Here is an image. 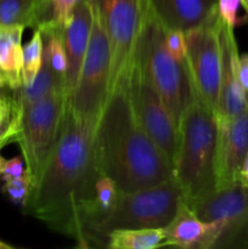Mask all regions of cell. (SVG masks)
I'll list each match as a JSON object with an SVG mask.
<instances>
[{
    "label": "cell",
    "mask_w": 248,
    "mask_h": 249,
    "mask_svg": "<svg viewBox=\"0 0 248 249\" xmlns=\"http://www.w3.org/2000/svg\"><path fill=\"white\" fill-rule=\"evenodd\" d=\"M96 122L82 119L67 101L61 133L24 212L50 230L70 236L83 248L92 247L96 167L92 136Z\"/></svg>",
    "instance_id": "1"
},
{
    "label": "cell",
    "mask_w": 248,
    "mask_h": 249,
    "mask_svg": "<svg viewBox=\"0 0 248 249\" xmlns=\"http://www.w3.org/2000/svg\"><path fill=\"white\" fill-rule=\"evenodd\" d=\"M128 83L108 92L92 136L96 167L122 191L156 186L173 177V163L136 117Z\"/></svg>",
    "instance_id": "2"
},
{
    "label": "cell",
    "mask_w": 248,
    "mask_h": 249,
    "mask_svg": "<svg viewBox=\"0 0 248 249\" xmlns=\"http://www.w3.org/2000/svg\"><path fill=\"white\" fill-rule=\"evenodd\" d=\"M219 121L211 106L196 96L181 116L173 160V178L185 202L215 190Z\"/></svg>",
    "instance_id": "3"
},
{
    "label": "cell",
    "mask_w": 248,
    "mask_h": 249,
    "mask_svg": "<svg viewBox=\"0 0 248 249\" xmlns=\"http://www.w3.org/2000/svg\"><path fill=\"white\" fill-rule=\"evenodd\" d=\"M148 5V4H147ZM165 29L148 7L135 60L147 70L153 85L172 112L177 126L197 94L186 60L174 57L165 45Z\"/></svg>",
    "instance_id": "4"
},
{
    "label": "cell",
    "mask_w": 248,
    "mask_h": 249,
    "mask_svg": "<svg viewBox=\"0 0 248 249\" xmlns=\"http://www.w3.org/2000/svg\"><path fill=\"white\" fill-rule=\"evenodd\" d=\"M182 194L174 178L139 191H122L112 211L94 230V247H106L107 235L117 229L164 228L175 215Z\"/></svg>",
    "instance_id": "5"
},
{
    "label": "cell",
    "mask_w": 248,
    "mask_h": 249,
    "mask_svg": "<svg viewBox=\"0 0 248 249\" xmlns=\"http://www.w3.org/2000/svg\"><path fill=\"white\" fill-rule=\"evenodd\" d=\"M111 50L109 90L129 82L147 16V0H89Z\"/></svg>",
    "instance_id": "6"
},
{
    "label": "cell",
    "mask_w": 248,
    "mask_h": 249,
    "mask_svg": "<svg viewBox=\"0 0 248 249\" xmlns=\"http://www.w3.org/2000/svg\"><path fill=\"white\" fill-rule=\"evenodd\" d=\"M67 101V91H56L40 101L21 106V126L15 142L21 148L31 175L32 190L38 184L57 142Z\"/></svg>",
    "instance_id": "7"
},
{
    "label": "cell",
    "mask_w": 248,
    "mask_h": 249,
    "mask_svg": "<svg viewBox=\"0 0 248 249\" xmlns=\"http://www.w3.org/2000/svg\"><path fill=\"white\" fill-rule=\"evenodd\" d=\"M94 12V11H92ZM111 50L106 33L94 15L89 45L68 105L79 118L97 122L109 90Z\"/></svg>",
    "instance_id": "8"
},
{
    "label": "cell",
    "mask_w": 248,
    "mask_h": 249,
    "mask_svg": "<svg viewBox=\"0 0 248 249\" xmlns=\"http://www.w3.org/2000/svg\"><path fill=\"white\" fill-rule=\"evenodd\" d=\"M186 61L199 99L218 116L221 85V50L218 12L199 26L185 32Z\"/></svg>",
    "instance_id": "9"
},
{
    "label": "cell",
    "mask_w": 248,
    "mask_h": 249,
    "mask_svg": "<svg viewBox=\"0 0 248 249\" xmlns=\"http://www.w3.org/2000/svg\"><path fill=\"white\" fill-rule=\"evenodd\" d=\"M128 87L139 122L151 140L173 163L177 145V124L153 85L146 67L138 58L129 77Z\"/></svg>",
    "instance_id": "10"
},
{
    "label": "cell",
    "mask_w": 248,
    "mask_h": 249,
    "mask_svg": "<svg viewBox=\"0 0 248 249\" xmlns=\"http://www.w3.org/2000/svg\"><path fill=\"white\" fill-rule=\"evenodd\" d=\"M185 203L202 220L225 224V231L218 247L231 245L248 233V189L240 182L215 189L206 196Z\"/></svg>",
    "instance_id": "11"
},
{
    "label": "cell",
    "mask_w": 248,
    "mask_h": 249,
    "mask_svg": "<svg viewBox=\"0 0 248 249\" xmlns=\"http://www.w3.org/2000/svg\"><path fill=\"white\" fill-rule=\"evenodd\" d=\"M215 189L238 182L241 165L248 155V107L231 118H219Z\"/></svg>",
    "instance_id": "12"
},
{
    "label": "cell",
    "mask_w": 248,
    "mask_h": 249,
    "mask_svg": "<svg viewBox=\"0 0 248 249\" xmlns=\"http://www.w3.org/2000/svg\"><path fill=\"white\" fill-rule=\"evenodd\" d=\"M165 247L184 249H211L218 247L225 231V224L220 221H206L194 213L182 201L172 220L163 228Z\"/></svg>",
    "instance_id": "13"
},
{
    "label": "cell",
    "mask_w": 248,
    "mask_h": 249,
    "mask_svg": "<svg viewBox=\"0 0 248 249\" xmlns=\"http://www.w3.org/2000/svg\"><path fill=\"white\" fill-rule=\"evenodd\" d=\"M232 27L228 26L219 17V40L221 50V85L219 118H231L248 107V92L243 89L238 77L237 41Z\"/></svg>",
    "instance_id": "14"
},
{
    "label": "cell",
    "mask_w": 248,
    "mask_h": 249,
    "mask_svg": "<svg viewBox=\"0 0 248 249\" xmlns=\"http://www.w3.org/2000/svg\"><path fill=\"white\" fill-rule=\"evenodd\" d=\"M94 12L89 0H79L70 18L62 26V41L67 55L68 96L74 89L79 77L83 60L89 45Z\"/></svg>",
    "instance_id": "15"
},
{
    "label": "cell",
    "mask_w": 248,
    "mask_h": 249,
    "mask_svg": "<svg viewBox=\"0 0 248 249\" xmlns=\"http://www.w3.org/2000/svg\"><path fill=\"white\" fill-rule=\"evenodd\" d=\"M156 18L164 29L187 32L216 14L218 0H147Z\"/></svg>",
    "instance_id": "16"
},
{
    "label": "cell",
    "mask_w": 248,
    "mask_h": 249,
    "mask_svg": "<svg viewBox=\"0 0 248 249\" xmlns=\"http://www.w3.org/2000/svg\"><path fill=\"white\" fill-rule=\"evenodd\" d=\"M23 27L19 26H0V89L2 90L15 91L23 85Z\"/></svg>",
    "instance_id": "17"
},
{
    "label": "cell",
    "mask_w": 248,
    "mask_h": 249,
    "mask_svg": "<svg viewBox=\"0 0 248 249\" xmlns=\"http://www.w3.org/2000/svg\"><path fill=\"white\" fill-rule=\"evenodd\" d=\"M53 22L49 0H0V26L39 29Z\"/></svg>",
    "instance_id": "18"
},
{
    "label": "cell",
    "mask_w": 248,
    "mask_h": 249,
    "mask_svg": "<svg viewBox=\"0 0 248 249\" xmlns=\"http://www.w3.org/2000/svg\"><path fill=\"white\" fill-rule=\"evenodd\" d=\"M56 91H67V80L62 75L57 74L43 60L35 79L29 85H22L19 89L15 90V96L21 106H27L40 101Z\"/></svg>",
    "instance_id": "19"
},
{
    "label": "cell",
    "mask_w": 248,
    "mask_h": 249,
    "mask_svg": "<svg viewBox=\"0 0 248 249\" xmlns=\"http://www.w3.org/2000/svg\"><path fill=\"white\" fill-rule=\"evenodd\" d=\"M106 247L111 249H153L165 247L163 228L117 229L107 235Z\"/></svg>",
    "instance_id": "20"
},
{
    "label": "cell",
    "mask_w": 248,
    "mask_h": 249,
    "mask_svg": "<svg viewBox=\"0 0 248 249\" xmlns=\"http://www.w3.org/2000/svg\"><path fill=\"white\" fill-rule=\"evenodd\" d=\"M119 189L116 182L107 175L100 173L96 179L95 185V196H94V211H95V221L91 229V242L94 247V230L97 224L112 211L114 203L118 197Z\"/></svg>",
    "instance_id": "21"
},
{
    "label": "cell",
    "mask_w": 248,
    "mask_h": 249,
    "mask_svg": "<svg viewBox=\"0 0 248 249\" xmlns=\"http://www.w3.org/2000/svg\"><path fill=\"white\" fill-rule=\"evenodd\" d=\"M43 63V36L40 29H34V33L26 45H23V65L22 80L23 85H29L39 73Z\"/></svg>",
    "instance_id": "22"
},
{
    "label": "cell",
    "mask_w": 248,
    "mask_h": 249,
    "mask_svg": "<svg viewBox=\"0 0 248 249\" xmlns=\"http://www.w3.org/2000/svg\"><path fill=\"white\" fill-rule=\"evenodd\" d=\"M32 190V179L28 170H24L23 174L16 179L4 181L1 191L9 197V199L14 203L19 204L23 208L29 198Z\"/></svg>",
    "instance_id": "23"
},
{
    "label": "cell",
    "mask_w": 248,
    "mask_h": 249,
    "mask_svg": "<svg viewBox=\"0 0 248 249\" xmlns=\"http://www.w3.org/2000/svg\"><path fill=\"white\" fill-rule=\"evenodd\" d=\"M21 114L22 107L19 105L18 109L11 117L0 122V148L16 141V136L21 126Z\"/></svg>",
    "instance_id": "24"
},
{
    "label": "cell",
    "mask_w": 248,
    "mask_h": 249,
    "mask_svg": "<svg viewBox=\"0 0 248 249\" xmlns=\"http://www.w3.org/2000/svg\"><path fill=\"white\" fill-rule=\"evenodd\" d=\"M165 45L169 53L179 60H186V36L180 29H165Z\"/></svg>",
    "instance_id": "25"
},
{
    "label": "cell",
    "mask_w": 248,
    "mask_h": 249,
    "mask_svg": "<svg viewBox=\"0 0 248 249\" xmlns=\"http://www.w3.org/2000/svg\"><path fill=\"white\" fill-rule=\"evenodd\" d=\"M240 6H242L241 0H218V4H216L218 16L228 26L235 28L241 22L237 16V11Z\"/></svg>",
    "instance_id": "26"
},
{
    "label": "cell",
    "mask_w": 248,
    "mask_h": 249,
    "mask_svg": "<svg viewBox=\"0 0 248 249\" xmlns=\"http://www.w3.org/2000/svg\"><path fill=\"white\" fill-rule=\"evenodd\" d=\"M49 1L53 6V22L63 26V23L70 18L75 4L79 0H49Z\"/></svg>",
    "instance_id": "27"
},
{
    "label": "cell",
    "mask_w": 248,
    "mask_h": 249,
    "mask_svg": "<svg viewBox=\"0 0 248 249\" xmlns=\"http://www.w3.org/2000/svg\"><path fill=\"white\" fill-rule=\"evenodd\" d=\"M24 165H26V163H24V160L22 156L7 160L6 163H5L4 173H2V180L4 181H9V180L19 178L23 174L24 170H26Z\"/></svg>",
    "instance_id": "28"
},
{
    "label": "cell",
    "mask_w": 248,
    "mask_h": 249,
    "mask_svg": "<svg viewBox=\"0 0 248 249\" xmlns=\"http://www.w3.org/2000/svg\"><path fill=\"white\" fill-rule=\"evenodd\" d=\"M19 102L15 94H0V122L11 117L18 109Z\"/></svg>",
    "instance_id": "29"
},
{
    "label": "cell",
    "mask_w": 248,
    "mask_h": 249,
    "mask_svg": "<svg viewBox=\"0 0 248 249\" xmlns=\"http://www.w3.org/2000/svg\"><path fill=\"white\" fill-rule=\"evenodd\" d=\"M238 77L240 83L243 89L248 92V53L240 55V62H238Z\"/></svg>",
    "instance_id": "30"
},
{
    "label": "cell",
    "mask_w": 248,
    "mask_h": 249,
    "mask_svg": "<svg viewBox=\"0 0 248 249\" xmlns=\"http://www.w3.org/2000/svg\"><path fill=\"white\" fill-rule=\"evenodd\" d=\"M238 182L248 189V155L246 156L242 165H241L240 173H238Z\"/></svg>",
    "instance_id": "31"
},
{
    "label": "cell",
    "mask_w": 248,
    "mask_h": 249,
    "mask_svg": "<svg viewBox=\"0 0 248 249\" xmlns=\"http://www.w3.org/2000/svg\"><path fill=\"white\" fill-rule=\"evenodd\" d=\"M5 163H6V160H4V158L0 156V175H2V173H4Z\"/></svg>",
    "instance_id": "32"
},
{
    "label": "cell",
    "mask_w": 248,
    "mask_h": 249,
    "mask_svg": "<svg viewBox=\"0 0 248 249\" xmlns=\"http://www.w3.org/2000/svg\"><path fill=\"white\" fill-rule=\"evenodd\" d=\"M0 249H14V247L10 245H7V243L2 242V241H0Z\"/></svg>",
    "instance_id": "33"
},
{
    "label": "cell",
    "mask_w": 248,
    "mask_h": 249,
    "mask_svg": "<svg viewBox=\"0 0 248 249\" xmlns=\"http://www.w3.org/2000/svg\"><path fill=\"white\" fill-rule=\"evenodd\" d=\"M241 5H242L243 9L246 10V12H247V16H248V0H241Z\"/></svg>",
    "instance_id": "34"
},
{
    "label": "cell",
    "mask_w": 248,
    "mask_h": 249,
    "mask_svg": "<svg viewBox=\"0 0 248 249\" xmlns=\"http://www.w3.org/2000/svg\"><path fill=\"white\" fill-rule=\"evenodd\" d=\"M1 91H4V90H2V89H0V94H1Z\"/></svg>",
    "instance_id": "35"
}]
</instances>
